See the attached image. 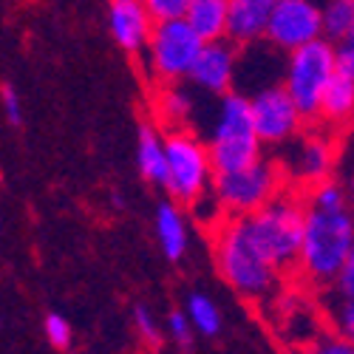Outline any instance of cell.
<instances>
[{
    "instance_id": "obj_1",
    "label": "cell",
    "mask_w": 354,
    "mask_h": 354,
    "mask_svg": "<svg viewBox=\"0 0 354 354\" xmlns=\"http://www.w3.org/2000/svg\"><path fill=\"white\" fill-rule=\"evenodd\" d=\"M354 258V221L346 207L317 210L306 204L298 267L312 283H329L343 263Z\"/></svg>"
},
{
    "instance_id": "obj_2",
    "label": "cell",
    "mask_w": 354,
    "mask_h": 354,
    "mask_svg": "<svg viewBox=\"0 0 354 354\" xmlns=\"http://www.w3.org/2000/svg\"><path fill=\"white\" fill-rule=\"evenodd\" d=\"M304 213L306 204L289 190H278L263 207L244 216V224L255 239L258 250L278 272L292 270L298 263L301 232H304Z\"/></svg>"
},
{
    "instance_id": "obj_3",
    "label": "cell",
    "mask_w": 354,
    "mask_h": 354,
    "mask_svg": "<svg viewBox=\"0 0 354 354\" xmlns=\"http://www.w3.org/2000/svg\"><path fill=\"white\" fill-rule=\"evenodd\" d=\"M216 263L224 281L235 289L247 295V298H261L267 295L278 278V270L267 261L250 235L244 216H232L224 221V227L216 235Z\"/></svg>"
},
{
    "instance_id": "obj_4",
    "label": "cell",
    "mask_w": 354,
    "mask_h": 354,
    "mask_svg": "<svg viewBox=\"0 0 354 354\" xmlns=\"http://www.w3.org/2000/svg\"><path fill=\"white\" fill-rule=\"evenodd\" d=\"M204 145H207L213 173L239 170V167H247V165L261 159L263 145H261L255 125H252L250 97H244L239 91L221 94L210 139Z\"/></svg>"
},
{
    "instance_id": "obj_5",
    "label": "cell",
    "mask_w": 354,
    "mask_h": 354,
    "mask_svg": "<svg viewBox=\"0 0 354 354\" xmlns=\"http://www.w3.org/2000/svg\"><path fill=\"white\" fill-rule=\"evenodd\" d=\"M165 190L176 204H193L210 190L213 165L207 156V145L190 131H170L165 136Z\"/></svg>"
},
{
    "instance_id": "obj_6",
    "label": "cell",
    "mask_w": 354,
    "mask_h": 354,
    "mask_svg": "<svg viewBox=\"0 0 354 354\" xmlns=\"http://www.w3.org/2000/svg\"><path fill=\"white\" fill-rule=\"evenodd\" d=\"M335 74V60H332V43L329 40H312L301 48L289 51L286 60V74H283V91L301 111L304 120H317L320 108V94L326 88L329 77Z\"/></svg>"
},
{
    "instance_id": "obj_7",
    "label": "cell",
    "mask_w": 354,
    "mask_h": 354,
    "mask_svg": "<svg viewBox=\"0 0 354 354\" xmlns=\"http://www.w3.org/2000/svg\"><path fill=\"white\" fill-rule=\"evenodd\" d=\"M278 190H281V170L263 156L239 170L213 173V182H210V193L216 196L221 213H230V216L255 213Z\"/></svg>"
},
{
    "instance_id": "obj_8",
    "label": "cell",
    "mask_w": 354,
    "mask_h": 354,
    "mask_svg": "<svg viewBox=\"0 0 354 354\" xmlns=\"http://www.w3.org/2000/svg\"><path fill=\"white\" fill-rule=\"evenodd\" d=\"M204 40L187 26L185 17H173V20H156L147 37V68H151L153 80L176 85L187 80L196 57L201 51Z\"/></svg>"
},
{
    "instance_id": "obj_9",
    "label": "cell",
    "mask_w": 354,
    "mask_h": 354,
    "mask_svg": "<svg viewBox=\"0 0 354 354\" xmlns=\"http://www.w3.org/2000/svg\"><path fill=\"white\" fill-rule=\"evenodd\" d=\"M252 125L261 145H281L301 131L304 116L283 91V85H270L250 100Z\"/></svg>"
},
{
    "instance_id": "obj_10",
    "label": "cell",
    "mask_w": 354,
    "mask_h": 354,
    "mask_svg": "<svg viewBox=\"0 0 354 354\" xmlns=\"http://www.w3.org/2000/svg\"><path fill=\"white\" fill-rule=\"evenodd\" d=\"M263 37L283 51L301 48L320 37V9L312 0H275Z\"/></svg>"
},
{
    "instance_id": "obj_11",
    "label": "cell",
    "mask_w": 354,
    "mask_h": 354,
    "mask_svg": "<svg viewBox=\"0 0 354 354\" xmlns=\"http://www.w3.org/2000/svg\"><path fill=\"white\" fill-rule=\"evenodd\" d=\"M235 66H239V46L230 43L227 37L221 40H207L201 46L196 63L187 74L201 91L207 94H227L232 91V80H235Z\"/></svg>"
},
{
    "instance_id": "obj_12",
    "label": "cell",
    "mask_w": 354,
    "mask_h": 354,
    "mask_svg": "<svg viewBox=\"0 0 354 354\" xmlns=\"http://www.w3.org/2000/svg\"><path fill=\"white\" fill-rule=\"evenodd\" d=\"M108 28L113 43L128 54H142L153 28L142 0H108Z\"/></svg>"
},
{
    "instance_id": "obj_13",
    "label": "cell",
    "mask_w": 354,
    "mask_h": 354,
    "mask_svg": "<svg viewBox=\"0 0 354 354\" xmlns=\"http://www.w3.org/2000/svg\"><path fill=\"white\" fill-rule=\"evenodd\" d=\"M275 0H227V28L224 37L235 46L255 43L263 37Z\"/></svg>"
},
{
    "instance_id": "obj_14",
    "label": "cell",
    "mask_w": 354,
    "mask_h": 354,
    "mask_svg": "<svg viewBox=\"0 0 354 354\" xmlns=\"http://www.w3.org/2000/svg\"><path fill=\"white\" fill-rule=\"evenodd\" d=\"M156 239L167 261H182L190 247V230L187 218L182 213V204L176 201H159L156 207Z\"/></svg>"
},
{
    "instance_id": "obj_15",
    "label": "cell",
    "mask_w": 354,
    "mask_h": 354,
    "mask_svg": "<svg viewBox=\"0 0 354 354\" xmlns=\"http://www.w3.org/2000/svg\"><path fill=\"white\" fill-rule=\"evenodd\" d=\"M136 167L145 182L165 187L167 167H165V136L153 122H139L136 128Z\"/></svg>"
},
{
    "instance_id": "obj_16",
    "label": "cell",
    "mask_w": 354,
    "mask_h": 354,
    "mask_svg": "<svg viewBox=\"0 0 354 354\" xmlns=\"http://www.w3.org/2000/svg\"><path fill=\"white\" fill-rule=\"evenodd\" d=\"M351 111H354V77L335 71L320 94L317 116H323L332 125H346L351 120Z\"/></svg>"
},
{
    "instance_id": "obj_17",
    "label": "cell",
    "mask_w": 354,
    "mask_h": 354,
    "mask_svg": "<svg viewBox=\"0 0 354 354\" xmlns=\"http://www.w3.org/2000/svg\"><path fill=\"white\" fill-rule=\"evenodd\" d=\"M332 165H335V151H332L329 139H323V136H309V139L301 142L295 170H298V176H301L304 182L317 185V182H323V179H329Z\"/></svg>"
},
{
    "instance_id": "obj_18",
    "label": "cell",
    "mask_w": 354,
    "mask_h": 354,
    "mask_svg": "<svg viewBox=\"0 0 354 354\" xmlns=\"http://www.w3.org/2000/svg\"><path fill=\"white\" fill-rule=\"evenodd\" d=\"M185 20L204 43L221 40L227 28V0H190Z\"/></svg>"
},
{
    "instance_id": "obj_19",
    "label": "cell",
    "mask_w": 354,
    "mask_h": 354,
    "mask_svg": "<svg viewBox=\"0 0 354 354\" xmlns=\"http://www.w3.org/2000/svg\"><path fill=\"white\" fill-rule=\"evenodd\" d=\"M320 37L329 43L354 37V0H329L320 9Z\"/></svg>"
},
{
    "instance_id": "obj_20",
    "label": "cell",
    "mask_w": 354,
    "mask_h": 354,
    "mask_svg": "<svg viewBox=\"0 0 354 354\" xmlns=\"http://www.w3.org/2000/svg\"><path fill=\"white\" fill-rule=\"evenodd\" d=\"M193 113V100L187 91H182L179 82L165 88V91L156 97V120L159 125H170L173 131H182L190 122Z\"/></svg>"
},
{
    "instance_id": "obj_21",
    "label": "cell",
    "mask_w": 354,
    "mask_h": 354,
    "mask_svg": "<svg viewBox=\"0 0 354 354\" xmlns=\"http://www.w3.org/2000/svg\"><path fill=\"white\" fill-rule=\"evenodd\" d=\"M185 315L190 320L193 332L204 335V337H216L221 332V312L218 306L213 304L210 295L204 292H193L187 298V306H185Z\"/></svg>"
},
{
    "instance_id": "obj_22",
    "label": "cell",
    "mask_w": 354,
    "mask_h": 354,
    "mask_svg": "<svg viewBox=\"0 0 354 354\" xmlns=\"http://www.w3.org/2000/svg\"><path fill=\"white\" fill-rule=\"evenodd\" d=\"M309 207H317V210H340L346 207V190L340 182L335 179H323L312 187L309 193Z\"/></svg>"
},
{
    "instance_id": "obj_23",
    "label": "cell",
    "mask_w": 354,
    "mask_h": 354,
    "mask_svg": "<svg viewBox=\"0 0 354 354\" xmlns=\"http://www.w3.org/2000/svg\"><path fill=\"white\" fill-rule=\"evenodd\" d=\"M133 323H136V335L142 337L145 346H151V348H159L162 346V329H159V320L153 317V312L147 309L145 304H136L133 306Z\"/></svg>"
},
{
    "instance_id": "obj_24",
    "label": "cell",
    "mask_w": 354,
    "mask_h": 354,
    "mask_svg": "<svg viewBox=\"0 0 354 354\" xmlns=\"http://www.w3.org/2000/svg\"><path fill=\"white\" fill-rule=\"evenodd\" d=\"M43 329H46V340L54 346V348H71V340H74V332H71V323L68 317H63L60 312H48L46 320H43Z\"/></svg>"
},
{
    "instance_id": "obj_25",
    "label": "cell",
    "mask_w": 354,
    "mask_h": 354,
    "mask_svg": "<svg viewBox=\"0 0 354 354\" xmlns=\"http://www.w3.org/2000/svg\"><path fill=\"white\" fill-rule=\"evenodd\" d=\"M147 15L156 20H173V17H185L190 0H142Z\"/></svg>"
},
{
    "instance_id": "obj_26",
    "label": "cell",
    "mask_w": 354,
    "mask_h": 354,
    "mask_svg": "<svg viewBox=\"0 0 354 354\" xmlns=\"http://www.w3.org/2000/svg\"><path fill=\"white\" fill-rule=\"evenodd\" d=\"M167 332H170V337L179 343L182 348L193 346V326H190V320H187V315L182 309H173L167 315Z\"/></svg>"
},
{
    "instance_id": "obj_27",
    "label": "cell",
    "mask_w": 354,
    "mask_h": 354,
    "mask_svg": "<svg viewBox=\"0 0 354 354\" xmlns=\"http://www.w3.org/2000/svg\"><path fill=\"white\" fill-rule=\"evenodd\" d=\"M0 102H3V113H6V120H9V125H23V100L17 97V91H15V85H3L0 88Z\"/></svg>"
},
{
    "instance_id": "obj_28",
    "label": "cell",
    "mask_w": 354,
    "mask_h": 354,
    "mask_svg": "<svg viewBox=\"0 0 354 354\" xmlns=\"http://www.w3.org/2000/svg\"><path fill=\"white\" fill-rule=\"evenodd\" d=\"M337 298H340V295H337ZM335 326H337L340 337L351 340V332H354V301L351 298H340L337 312H335Z\"/></svg>"
},
{
    "instance_id": "obj_29",
    "label": "cell",
    "mask_w": 354,
    "mask_h": 354,
    "mask_svg": "<svg viewBox=\"0 0 354 354\" xmlns=\"http://www.w3.org/2000/svg\"><path fill=\"white\" fill-rule=\"evenodd\" d=\"M306 354H354V346L348 337H326L317 340Z\"/></svg>"
},
{
    "instance_id": "obj_30",
    "label": "cell",
    "mask_w": 354,
    "mask_h": 354,
    "mask_svg": "<svg viewBox=\"0 0 354 354\" xmlns=\"http://www.w3.org/2000/svg\"><path fill=\"white\" fill-rule=\"evenodd\" d=\"M111 201L116 204V207H125V198H122L120 193H113V196H111Z\"/></svg>"
},
{
    "instance_id": "obj_31",
    "label": "cell",
    "mask_w": 354,
    "mask_h": 354,
    "mask_svg": "<svg viewBox=\"0 0 354 354\" xmlns=\"http://www.w3.org/2000/svg\"><path fill=\"white\" fill-rule=\"evenodd\" d=\"M0 227H3V224H0Z\"/></svg>"
}]
</instances>
